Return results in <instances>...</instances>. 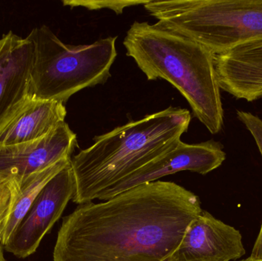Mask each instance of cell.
<instances>
[{"mask_svg":"<svg viewBox=\"0 0 262 261\" xmlns=\"http://www.w3.org/2000/svg\"><path fill=\"white\" fill-rule=\"evenodd\" d=\"M76 146L77 135L66 121L38 140L0 146V180H18L72 158Z\"/></svg>","mask_w":262,"mask_h":261,"instance_id":"cell-8","label":"cell"},{"mask_svg":"<svg viewBox=\"0 0 262 261\" xmlns=\"http://www.w3.org/2000/svg\"><path fill=\"white\" fill-rule=\"evenodd\" d=\"M123 44L149 81L161 78L170 83L211 133L221 131L224 111L212 52L158 22L147 21H134Z\"/></svg>","mask_w":262,"mask_h":261,"instance_id":"cell-3","label":"cell"},{"mask_svg":"<svg viewBox=\"0 0 262 261\" xmlns=\"http://www.w3.org/2000/svg\"><path fill=\"white\" fill-rule=\"evenodd\" d=\"M245 254L240 231L203 210L188 227L172 261H231Z\"/></svg>","mask_w":262,"mask_h":261,"instance_id":"cell-9","label":"cell"},{"mask_svg":"<svg viewBox=\"0 0 262 261\" xmlns=\"http://www.w3.org/2000/svg\"><path fill=\"white\" fill-rule=\"evenodd\" d=\"M149 1L137 0H64L63 5L71 8L83 7L89 10H99V9H110L114 11L117 15L123 13L125 8L136 6L137 5H146Z\"/></svg>","mask_w":262,"mask_h":261,"instance_id":"cell-15","label":"cell"},{"mask_svg":"<svg viewBox=\"0 0 262 261\" xmlns=\"http://www.w3.org/2000/svg\"><path fill=\"white\" fill-rule=\"evenodd\" d=\"M143 6L159 24L214 55L262 41V0H149Z\"/></svg>","mask_w":262,"mask_h":261,"instance_id":"cell-5","label":"cell"},{"mask_svg":"<svg viewBox=\"0 0 262 261\" xmlns=\"http://www.w3.org/2000/svg\"><path fill=\"white\" fill-rule=\"evenodd\" d=\"M237 117L253 136L262 158V120L249 112L242 110L237 111ZM250 257L255 259H262V224Z\"/></svg>","mask_w":262,"mask_h":261,"instance_id":"cell-14","label":"cell"},{"mask_svg":"<svg viewBox=\"0 0 262 261\" xmlns=\"http://www.w3.org/2000/svg\"><path fill=\"white\" fill-rule=\"evenodd\" d=\"M75 193V178L70 163L54 176L40 192L17 225L4 248L18 258L35 252L43 238L64 212Z\"/></svg>","mask_w":262,"mask_h":261,"instance_id":"cell-6","label":"cell"},{"mask_svg":"<svg viewBox=\"0 0 262 261\" xmlns=\"http://www.w3.org/2000/svg\"><path fill=\"white\" fill-rule=\"evenodd\" d=\"M226 159L221 143L214 140L196 144L180 141L175 149L103 192L98 199L107 201L134 187L156 182L182 171L206 175L218 169Z\"/></svg>","mask_w":262,"mask_h":261,"instance_id":"cell-7","label":"cell"},{"mask_svg":"<svg viewBox=\"0 0 262 261\" xmlns=\"http://www.w3.org/2000/svg\"><path fill=\"white\" fill-rule=\"evenodd\" d=\"M72 158L61 159L53 165L28 175L15 182L13 204L0 236V243L4 246L17 225L24 218L45 185L71 162Z\"/></svg>","mask_w":262,"mask_h":261,"instance_id":"cell-13","label":"cell"},{"mask_svg":"<svg viewBox=\"0 0 262 261\" xmlns=\"http://www.w3.org/2000/svg\"><path fill=\"white\" fill-rule=\"evenodd\" d=\"M14 181L0 180V236L10 214L14 200Z\"/></svg>","mask_w":262,"mask_h":261,"instance_id":"cell-16","label":"cell"},{"mask_svg":"<svg viewBox=\"0 0 262 261\" xmlns=\"http://www.w3.org/2000/svg\"><path fill=\"white\" fill-rule=\"evenodd\" d=\"M190 121L189 110L169 107L95 136L90 147L71 159L72 202L79 205L98 199L117 182L175 149Z\"/></svg>","mask_w":262,"mask_h":261,"instance_id":"cell-2","label":"cell"},{"mask_svg":"<svg viewBox=\"0 0 262 261\" xmlns=\"http://www.w3.org/2000/svg\"><path fill=\"white\" fill-rule=\"evenodd\" d=\"M220 89L249 102L262 98V41L214 55Z\"/></svg>","mask_w":262,"mask_h":261,"instance_id":"cell-11","label":"cell"},{"mask_svg":"<svg viewBox=\"0 0 262 261\" xmlns=\"http://www.w3.org/2000/svg\"><path fill=\"white\" fill-rule=\"evenodd\" d=\"M28 38L34 57L29 96L66 103L80 90L104 84L117 57L118 37L89 44H66L46 26L35 28Z\"/></svg>","mask_w":262,"mask_h":261,"instance_id":"cell-4","label":"cell"},{"mask_svg":"<svg viewBox=\"0 0 262 261\" xmlns=\"http://www.w3.org/2000/svg\"><path fill=\"white\" fill-rule=\"evenodd\" d=\"M33 44L9 31L0 38V127L29 96Z\"/></svg>","mask_w":262,"mask_h":261,"instance_id":"cell-10","label":"cell"},{"mask_svg":"<svg viewBox=\"0 0 262 261\" xmlns=\"http://www.w3.org/2000/svg\"><path fill=\"white\" fill-rule=\"evenodd\" d=\"M66 115L63 103L29 96L0 127V146L38 140L64 122Z\"/></svg>","mask_w":262,"mask_h":261,"instance_id":"cell-12","label":"cell"},{"mask_svg":"<svg viewBox=\"0 0 262 261\" xmlns=\"http://www.w3.org/2000/svg\"><path fill=\"white\" fill-rule=\"evenodd\" d=\"M238 261H262V259H255L252 257H249L248 258L244 259V260H238Z\"/></svg>","mask_w":262,"mask_h":261,"instance_id":"cell-18","label":"cell"},{"mask_svg":"<svg viewBox=\"0 0 262 261\" xmlns=\"http://www.w3.org/2000/svg\"><path fill=\"white\" fill-rule=\"evenodd\" d=\"M200 198L172 182L142 184L63 219L53 261H172Z\"/></svg>","mask_w":262,"mask_h":261,"instance_id":"cell-1","label":"cell"},{"mask_svg":"<svg viewBox=\"0 0 262 261\" xmlns=\"http://www.w3.org/2000/svg\"><path fill=\"white\" fill-rule=\"evenodd\" d=\"M3 246L1 243H0V261H6L5 259L4 254H3Z\"/></svg>","mask_w":262,"mask_h":261,"instance_id":"cell-17","label":"cell"}]
</instances>
